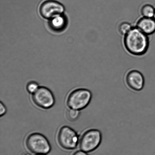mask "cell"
<instances>
[{
  "instance_id": "obj_1",
  "label": "cell",
  "mask_w": 155,
  "mask_h": 155,
  "mask_svg": "<svg viewBox=\"0 0 155 155\" xmlns=\"http://www.w3.org/2000/svg\"><path fill=\"white\" fill-rule=\"evenodd\" d=\"M148 35L143 32L137 27H133L124 35V44L126 49L133 55H143L148 51L149 46Z\"/></svg>"
},
{
  "instance_id": "obj_2",
  "label": "cell",
  "mask_w": 155,
  "mask_h": 155,
  "mask_svg": "<svg viewBox=\"0 0 155 155\" xmlns=\"http://www.w3.org/2000/svg\"><path fill=\"white\" fill-rule=\"evenodd\" d=\"M92 96V93L89 89H77L70 94L67 103L70 108L80 111L89 105Z\"/></svg>"
},
{
  "instance_id": "obj_3",
  "label": "cell",
  "mask_w": 155,
  "mask_h": 155,
  "mask_svg": "<svg viewBox=\"0 0 155 155\" xmlns=\"http://www.w3.org/2000/svg\"><path fill=\"white\" fill-rule=\"evenodd\" d=\"M102 136L101 132L97 129H90L82 135L79 141V146L81 151L86 153L94 151L101 144Z\"/></svg>"
},
{
  "instance_id": "obj_4",
  "label": "cell",
  "mask_w": 155,
  "mask_h": 155,
  "mask_svg": "<svg viewBox=\"0 0 155 155\" xmlns=\"http://www.w3.org/2000/svg\"><path fill=\"white\" fill-rule=\"evenodd\" d=\"M27 148L35 154H48L51 150V145L45 136L41 133H34L29 135L26 140Z\"/></svg>"
},
{
  "instance_id": "obj_5",
  "label": "cell",
  "mask_w": 155,
  "mask_h": 155,
  "mask_svg": "<svg viewBox=\"0 0 155 155\" xmlns=\"http://www.w3.org/2000/svg\"><path fill=\"white\" fill-rule=\"evenodd\" d=\"M58 140L61 147L67 150L75 148L80 141L76 132L68 126H64L60 129Z\"/></svg>"
},
{
  "instance_id": "obj_6",
  "label": "cell",
  "mask_w": 155,
  "mask_h": 155,
  "mask_svg": "<svg viewBox=\"0 0 155 155\" xmlns=\"http://www.w3.org/2000/svg\"><path fill=\"white\" fill-rule=\"evenodd\" d=\"M33 101L38 107L43 109H49L54 106L55 99L51 90L45 86H40L32 95Z\"/></svg>"
},
{
  "instance_id": "obj_7",
  "label": "cell",
  "mask_w": 155,
  "mask_h": 155,
  "mask_svg": "<svg viewBox=\"0 0 155 155\" xmlns=\"http://www.w3.org/2000/svg\"><path fill=\"white\" fill-rule=\"evenodd\" d=\"M64 10L63 5L53 0L45 2L41 5L40 9L41 14L43 18L51 19L58 15H61Z\"/></svg>"
},
{
  "instance_id": "obj_8",
  "label": "cell",
  "mask_w": 155,
  "mask_h": 155,
  "mask_svg": "<svg viewBox=\"0 0 155 155\" xmlns=\"http://www.w3.org/2000/svg\"><path fill=\"white\" fill-rule=\"evenodd\" d=\"M125 81L129 88L137 92L142 90L145 86V78L143 75L136 70H132L127 72Z\"/></svg>"
},
{
  "instance_id": "obj_9",
  "label": "cell",
  "mask_w": 155,
  "mask_h": 155,
  "mask_svg": "<svg viewBox=\"0 0 155 155\" xmlns=\"http://www.w3.org/2000/svg\"><path fill=\"white\" fill-rule=\"evenodd\" d=\"M136 27L147 35L153 34L155 32V20L143 17L138 20Z\"/></svg>"
},
{
  "instance_id": "obj_10",
  "label": "cell",
  "mask_w": 155,
  "mask_h": 155,
  "mask_svg": "<svg viewBox=\"0 0 155 155\" xmlns=\"http://www.w3.org/2000/svg\"><path fill=\"white\" fill-rule=\"evenodd\" d=\"M66 25V18L61 15H58L51 19L50 26L52 30L56 31L63 30Z\"/></svg>"
},
{
  "instance_id": "obj_11",
  "label": "cell",
  "mask_w": 155,
  "mask_h": 155,
  "mask_svg": "<svg viewBox=\"0 0 155 155\" xmlns=\"http://www.w3.org/2000/svg\"><path fill=\"white\" fill-rule=\"evenodd\" d=\"M155 8L150 4H145L141 9V13L143 17L153 18Z\"/></svg>"
},
{
  "instance_id": "obj_12",
  "label": "cell",
  "mask_w": 155,
  "mask_h": 155,
  "mask_svg": "<svg viewBox=\"0 0 155 155\" xmlns=\"http://www.w3.org/2000/svg\"><path fill=\"white\" fill-rule=\"evenodd\" d=\"M133 27L130 23L127 22H123L118 26V31L121 34L124 36L130 32Z\"/></svg>"
},
{
  "instance_id": "obj_13",
  "label": "cell",
  "mask_w": 155,
  "mask_h": 155,
  "mask_svg": "<svg viewBox=\"0 0 155 155\" xmlns=\"http://www.w3.org/2000/svg\"><path fill=\"white\" fill-rule=\"evenodd\" d=\"M80 115V110L70 109L67 112L66 116L69 121H75L78 119Z\"/></svg>"
},
{
  "instance_id": "obj_14",
  "label": "cell",
  "mask_w": 155,
  "mask_h": 155,
  "mask_svg": "<svg viewBox=\"0 0 155 155\" xmlns=\"http://www.w3.org/2000/svg\"><path fill=\"white\" fill-rule=\"evenodd\" d=\"M39 87L38 84L36 82H31L27 84L26 89L27 92L33 95L38 90Z\"/></svg>"
},
{
  "instance_id": "obj_15",
  "label": "cell",
  "mask_w": 155,
  "mask_h": 155,
  "mask_svg": "<svg viewBox=\"0 0 155 155\" xmlns=\"http://www.w3.org/2000/svg\"><path fill=\"white\" fill-rule=\"evenodd\" d=\"M0 109H1V116H2L6 113L7 109L4 105L2 102L0 104Z\"/></svg>"
},
{
  "instance_id": "obj_16",
  "label": "cell",
  "mask_w": 155,
  "mask_h": 155,
  "mask_svg": "<svg viewBox=\"0 0 155 155\" xmlns=\"http://www.w3.org/2000/svg\"><path fill=\"white\" fill-rule=\"evenodd\" d=\"M73 155H87L86 152L83 151H78L74 153Z\"/></svg>"
},
{
  "instance_id": "obj_17",
  "label": "cell",
  "mask_w": 155,
  "mask_h": 155,
  "mask_svg": "<svg viewBox=\"0 0 155 155\" xmlns=\"http://www.w3.org/2000/svg\"><path fill=\"white\" fill-rule=\"evenodd\" d=\"M31 155L29 154V153H25V154H24L23 155Z\"/></svg>"
},
{
  "instance_id": "obj_18",
  "label": "cell",
  "mask_w": 155,
  "mask_h": 155,
  "mask_svg": "<svg viewBox=\"0 0 155 155\" xmlns=\"http://www.w3.org/2000/svg\"><path fill=\"white\" fill-rule=\"evenodd\" d=\"M153 18H154V19L155 20V11L154 17H153Z\"/></svg>"
},
{
  "instance_id": "obj_19",
  "label": "cell",
  "mask_w": 155,
  "mask_h": 155,
  "mask_svg": "<svg viewBox=\"0 0 155 155\" xmlns=\"http://www.w3.org/2000/svg\"><path fill=\"white\" fill-rule=\"evenodd\" d=\"M43 155V154H39V155Z\"/></svg>"
}]
</instances>
